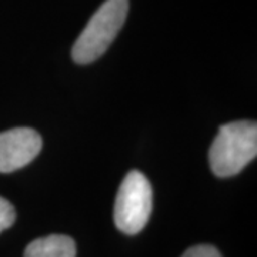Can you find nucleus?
<instances>
[{
  "instance_id": "obj_5",
  "label": "nucleus",
  "mask_w": 257,
  "mask_h": 257,
  "mask_svg": "<svg viewBox=\"0 0 257 257\" xmlns=\"http://www.w3.org/2000/svg\"><path fill=\"white\" fill-rule=\"evenodd\" d=\"M23 257H76V243L63 234H50L29 243Z\"/></svg>"
},
{
  "instance_id": "obj_4",
  "label": "nucleus",
  "mask_w": 257,
  "mask_h": 257,
  "mask_svg": "<svg viewBox=\"0 0 257 257\" xmlns=\"http://www.w3.org/2000/svg\"><path fill=\"white\" fill-rule=\"evenodd\" d=\"M42 138L30 127L0 133V173H12L29 165L42 150Z\"/></svg>"
},
{
  "instance_id": "obj_6",
  "label": "nucleus",
  "mask_w": 257,
  "mask_h": 257,
  "mask_svg": "<svg viewBox=\"0 0 257 257\" xmlns=\"http://www.w3.org/2000/svg\"><path fill=\"white\" fill-rule=\"evenodd\" d=\"M16 219L15 207L6 199L0 197V233L13 226Z\"/></svg>"
},
{
  "instance_id": "obj_3",
  "label": "nucleus",
  "mask_w": 257,
  "mask_h": 257,
  "mask_svg": "<svg viewBox=\"0 0 257 257\" xmlns=\"http://www.w3.org/2000/svg\"><path fill=\"white\" fill-rule=\"evenodd\" d=\"M152 213V186L146 176L132 170L124 176L114 202V224L124 234H138L145 229Z\"/></svg>"
},
{
  "instance_id": "obj_7",
  "label": "nucleus",
  "mask_w": 257,
  "mask_h": 257,
  "mask_svg": "<svg viewBox=\"0 0 257 257\" xmlns=\"http://www.w3.org/2000/svg\"><path fill=\"white\" fill-rule=\"evenodd\" d=\"M182 257H221L219 250L210 244H199L187 248Z\"/></svg>"
},
{
  "instance_id": "obj_2",
  "label": "nucleus",
  "mask_w": 257,
  "mask_h": 257,
  "mask_svg": "<svg viewBox=\"0 0 257 257\" xmlns=\"http://www.w3.org/2000/svg\"><path fill=\"white\" fill-rule=\"evenodd\" d=\"M128 0H106L89 20L72 49V57L77 64L97 60L109 49L124 25Z\"/></svg>"
},
{
  "instance_id": "obj_1",
  "label": "nucleus",
  "mask_w": 257,
  "mask_h": 257,
  "mask_svg": "<svg viewBox=\"0 0 257 257\" xmlns=\"http://www.w3.org/2000/svg\"><path fill=\"white\" fill-rule=\"evenodd\" d=\"M257 156V124L239 120L223 124L209 152L211 172L217 177H231Z\"/></svg>"
}]
</instances>
